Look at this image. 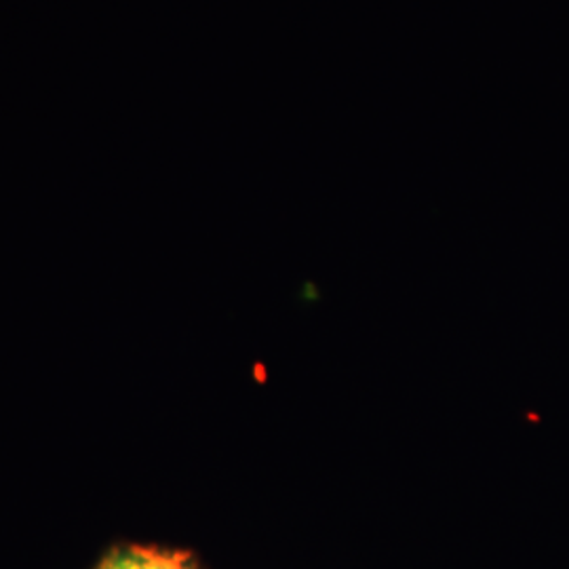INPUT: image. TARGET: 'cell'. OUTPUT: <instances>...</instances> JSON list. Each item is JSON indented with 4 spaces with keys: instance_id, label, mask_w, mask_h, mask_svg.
<instances>
[{
    "instance_id": "obj_1",
    "label": "cell",
    "mask_w": 569,
    "mask_h": 569,
    "mask_svg": "<svg viewBox=\"0 0 569 569\" xmlns=\"http://www.w3.org/2000/svg\"><path fill=\"white\" fill-rule=\"evenodd\" d=\"M98 569H146V547H117L103 557Z\"/></svg>"
},
{
    "instance_id": "obj_2",
    "label": "cell",
    "mask_w": 569,
    "mask_h": 569,
    "mask_svg": "<svg viewBox=\"0 0 569 569\" xmlns=\"http://www.w3.org/2000/svg\"><path fill=\"white\" fill-rule=\"evenodd\" d=\"M146 569H199L194 559L180 550L146 549Z\"/></svg>"
}]
</instances>
